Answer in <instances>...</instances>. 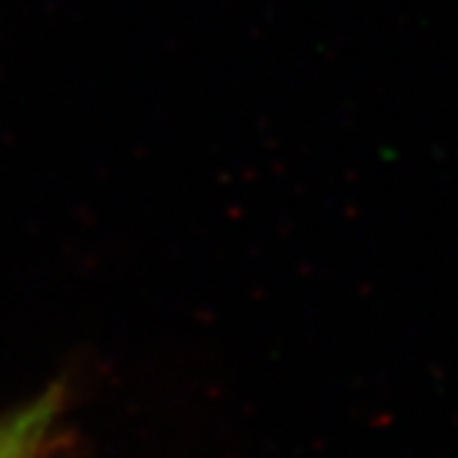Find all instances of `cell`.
Masks as SVG:
<instances>
[{"label":"cell","mask_w":458,"mask_h":458,"mask_svg":"<svg viewBox=\"0 0 458 458\" xmlns=\"http://www.w3.org/2000/svg\"><path fill=\"white\" fill-rule=\"evenodd\" d=\"M53 420V401H38L0 426V458H30Z\"/></svg>","instance_id":"cell-1"}]
</instances>
